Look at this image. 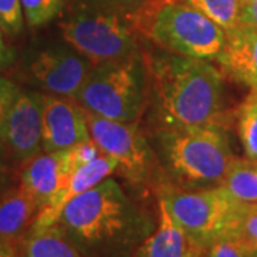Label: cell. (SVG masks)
Returning <instances> with one entry per match:
<instances>
[{"label": "cell", "mask_w": 257, "mask_h": 257, "mask_svg": "<svg viewBox=\"0 0 257 257\" xmlns=\"http://www.w3.org/2000/svg\"><path fill=\"white\" fill-rule=\"evenodd\" d=\"M84 257H130L155 230L150 216L110 177L72 199L55 223Z\"/></svg>", "instance_id": "1"}, {"label": "cell", "mask_w": 257, "mask_h": 257, "mask_svg": "<svg viewBox=\"0 0 257 257\" xmlns=\"http://www.w3.org/2000/svg\"><path fill=\"white\" fill-rule=\"evenodd\" d=\"M153 120L159 130L226 127L224 80L206 59L159 55L150 59Z\"/></svg>", "instance_id": "2"}, {"label": "cell", "mask_w": 257, "mask_h": 257, "mask_svg": "<svg viewBox=\"0 0 257 257\" xmlns=\"http://www.w3.org/2000/svg\"><path fill=\"white\" fill-rule=\"evenodd\" d=\"M124 19L139 35L179 56L217 59L226 32L183 0H153Z\"/></svg>", "instance_id": "3"}, {"label": "cell", "mask_w": 257, "mask_h": 257, "mask_svg": "<svg viewBox=\"0 0 257 257\" xmlns=\"http://www.w3.org/2000/svg\"><path fill=\"white\" fill-rule=\"evenodd\" d=\"M224 130L217 126L159 130L167 173L189 190L220 186L236 159Z\"/></svg>", "instance_id": "4"}, {"label": "cell", "mask_w": 257, "mask_h": 257, "mask_svg": "<svg viewBox=\"0 0 257 257\" xmlns=\"http://www.w3.org/2000/svg\"><path fill=\"white\" fill-rule=\"evenodd\" d=\"M146 66L140 53L93 66L74 100L92 114L116 121H136L146 100Z\"/></svg>", "instance_id": "5"}, {"label": "cell", "mask_w": 257, "mask_h": 257, "mask_svg": "<svg viewBox=\"0 0 257 257\" xmlns=\"http://www.w3.org/2000/svg\"><path fill=\"white\" fill-rule=\"evenodd\" d=\"M160 200L175 220L204 248L219 240L231 239L251 206L236 200L221 186L193 190L167 189Z\"/></svg>", "instance_id": "6"}, {"label": "cell", "mask_w": 257, "mask_h": 257, "mask_svg": "<svg viewBox=\"0 0 257 257\" xmlns=\"http://www.w3.org/2000/svg\"><path fill=\"white\" fill-rule=\"evenodd\" d=\"M60 29L66 43L93 66L139 52L133 29L124 16L92 3L79 8Z\"/></svg>", "instance_id": "7"}, {"label": "cell", "mask_w": 257, "mask_h": 257, "mask_svg": "<svg viewBox=\"0 0 257 257\" xmlns=\"http://www.w3.org/2000/svg\"><path fill=\"white\" fill-rule=\"evenodd\" d=\"M90 138L103 155L111 157L117 172L133 184L146 183L155 162L145 135L135 121H116L84 110Z\"/></svg>", "instance_id": "8"}, {"label": "cell", "mask_w": 257, "mask_h": 257, "mask_svg": "<svg viewBox=\"0 0 257 257\" xmlns=\"http://www.w3.org/2000/svg\"><path fill=\"white\" fill-rule=\"evenodd\" d=\"M92 69L87 59L67 47L45 49L30 64V73L42 89L73 100Z\"/></svg>", "instance_id": "9"}, {"label": "cell", "mask_w": 257, "mask_h": 257, "mask_svg": "<svg viewBox=\"0 0 257 257\" xmlns=\"http://www.w3.org/2000/svg\"><path fill=\"white\" fill-rule=\"evenodd\" d=\"M42 138L43 152H60L92 139L84 109L73 99L43 94Z\"/></svg>", "instance_id": "10"}, {"label": "cell", "mask_w": 257, "mask_h": 257, "mask_svg": "<svg viewBox=\"0 0 257 257\" xmlns=\"http://www.w3.org/2000/svg\"><path fill=\"white\" fill-rule=\"evenodd\" d=\"M42 106L43 94L22 90L13 103L2 142L16 160L26 162L43 150Z\"/></svg>", "instance_id": "11"}, {"label": "cell", "mask_w": 257, "mask_h": 257, "mask_svg": "<svg viewBox=\"0 0 257 257\" xmlns=\"http://www.w3.org/2000/svg\"><path fill=\"white\" fill-rule=\"evenodd\" d=\"M28 162L20 187L33 197L40 210L55 197L76 167L67 150L39 153Z\"/></svg>", "instance_id": "12"}, {"label": "cell", "mask_w": 257, "mask_h": 257, "mask_svg": "<svg viewBox=\"0 0 257 257\" xmlns=\"http://www.w3.org/2000/svg\"><path fill=\"white\" fill-rule=\"evenodd\" d=\"M114 172H117L116 162L103 153L90 163L74 169L62 186V189L56 193L55 197L47 203L43 209L39 210L30 229H43V227L53 226L62 209L72 199L90 190L96 184L110 177V175H113Z\"/></svg>", "instance_id": "13"}, {"label": "cell", "mask_w": 257, "mask_h": 257, "mask_svg": "<svg viewBox=\"0 0 257 257\" xmlns=\"http://www.w3.org/2000/svg\"><path fill=\"white\" fill-rule=\"evenodd\" d=\"M199 241L175 220L162 200L159 202V224L139 246L133 257H203Z\"/></svg>", "instance_id": "14"}, {"label": "cell", "mask_w": 257, "mask_h": 257, "mask_svg": "<svg viewBox=\"0 0 257 257\" xmlns=\"http://www.w3.org/2000/svg\"><path fill=\"white\" fill-rule=\"evenodd\" d=\"M217 60L230 76L257 90V29L240 25L227 32Z\"/></svg>", "instance_id": "15"}, {"label": "cell", "mask_w": 257, "mask_h": 257, "mask_svg": "<svg viewBox=\"0 0 257 257\" xmlns=\"http://www.w3.org/2000/svg\"><path fill=\"white\" fill-rule=\"evenodd\" d=\"M39 206L26 190L19 187L0 200V239L13 241L30 230Z\"/></svg>", "instance_id": "16"}, {"label": "cell", "mask_w": 257, "mask_h": 257, "mask_svg": "<svg viewBox=\"0 0 257 257\" xmlns=\"http://www.w3.org/2000/svg\"><path fill=\"white\" fill-rule=\"evenodd\" d=\"M23 257H84L56 224L30 229L23 243Z\"/></svg>", "instance_id": "17"}, {"label": "cell", "mask_w": 257, "mask_h": 257, "mask_svg": "<svg viewBox=\"0 0 257 257\" xmlns=\"http://www.w3.org/2000/svg\"><path fill=\"white\" fill-rule=\"evenodd\" d=\"M220 186L241 203L257 204V160L234 159Z\"/></svg>", "instance_id": "18"}, {"label": "cell", "mask_w": 257, "mask_h": 257, "mask_svg": "<svg viewBox=\"0 0 257 257\" xmlns=\"http://www.w3.org/2000/svg\"><path fill=\"white\" fill-rule=\"evenodd\" d=\"M227 33L240 26L241 0H183Z\"/></svg>", "instance_id": "19"}, {"label": "cell", "mask_w": 257, "mask_h": 257, "mask_svg": "<svg viewBox=\"0 0 257 257\" xmlns=\"http://www.w3.org/2000/svg\"><path fill=\"white\" fill-rule=\"evenodd\" d=\"M239 136L247 159L257 160V90L241 103L239 109Z\"/></svg>", "instance_id": "20"}, {"label": "cell", "mask_w": 257, "mask_h": 257, "mask_svg": "<svg viewBox=\"0 0 257 257\" xmlns=\"http://www.w3.org/2000/svg\"><path fill=\"white\" fill-rule=\"evenodd\" d=\"M23 15L30 28H40L59 15L64 0H20Z\"/></svg>", "instance_id": "21"}, {"label": "cell", "mask_w": 257, "mask_h": 257, "mask_svg": "<svg viewBox=\"0 0 257 257\" xmlns=\"http://www.w3.org/2000/svg\"><path fill=\"white\" fill-rule=\"evenodd\" d=\"M231 240L237 241L253 256L257 253V204H251L234 230Z\"/></svg>", "instance_id": "22"}, {"label": "cell", "mask_w": 257, "mask_h": 257, "mask_svg": "<svg viewBox=\"0 0 257 257\" xmlns=\"http://www.w3.org/2000/svg\"><path fill=\"white\" fill-rule=\"evenodd\" d=\"M25 15L20 0H0V28L6 35H18L23 29Z\"/></svg>", "instance_id": "23"}, {"label": "cell", "mask_w": 257, "mask_h": 257, "mask_svg": "<svg viewBox=\"0 0 257 257\" xmlns=\"http://www.w3.org/2000/svg\"><path fill=\"white\" fill-rule=\"evenodd\" d=\"M19 92L20 89L12 80L6 77H0V142L3 138V132H5L9 113L13 107V103L16 100Z\"/></svg>", "instance_id": "24"}, {"label": "cell", "mask_w": 257, "mask_h": 257, "mask_svg": "<svg viewBox=\"0 0 257 257\" xmlns=\"http://www.w3.org/2000/svg\"><path fill=\"white\" fill-rule=\"evenodd\" d=\"M203 257H253L237 241L231 239H223L213 243L204 250Z\"/></svg>", "instance_id": "25"}, {"label": "cell", "mask_w": 257, "mask_h": 257, "mask_svg": "<svg viewBox=\"0 0 257 257\" xmlns=\"http://www.w3.org/2000/svg\"><path fill=\"white\" fill-rule=\"evenodd\" d=\"M84 2L100 6L104 9L113 10L116 13H120L121 16H127L153 0H84Z\"/></svg>", "instance_id": "26"}, {"label": "cell", "mask_w": 257, "mask_h": 257, "mask_svg": "<svg viewBox=\"0 0 257 257\" xmlns=\"http://www.w3.org/2000/svg\"><path fill=\"white\" fill-rule=\"evenodd\" d=\"M240 25L257 29V0H241Z\"/></svg>", "instance_id": "27"}, {"label": "cell", "mask_w": 257, "mask_h": 257, "mask_svg": "<svg viewBox=\"0 0 257 257\" xmlns=\"http://www.w3.org/2000/svg\"><path fill=\"white\" fill-rule=\"evenodd\" d=\"M3 33L5 32L0 28V70L9 67L10 64L15 62V53L10 49V46H8V43L5 42Z\"/></svg>", "instance_id": "28"}, {"label": "cell", "mask_w": 257, "mask_h": 257, "mask_svg": "<svg viewBox=\"0 0 257 257\" xmlns=\"http://www.w3.org/2000/svg\"><path fill=\"white\" fill-rule=\"evenodd\" d=\"M0 257H18V250L13 241L0 239Z\"/></svg>", "instance_id": "29"}, {"label": "cell", "mask_w": 257, "mask_h": 257, "mask_svg": "<svg viewBox=\"0 0 257 257\" xmlns=\"http://www.w3.org/2000/svg\"><path fill=\"white\" fill-rule=\"evenodd\" d=\"M3 173V163H2V159H0V176Z\"/></svg>", "instance_id": "30"}, {"label": "cell", "mask_w": 257, "mask_h": 257, "mask_svg": "<svg viewBox=\"0 0 257 257\" xmlns=\"http://www.w3.org/2000/svg\"><path fill=\"white\" fill-rule=\"evenodd\" d=\"M253 257H257V253H256V254H254V256H253Z\"/></svg>", "instance_id": "31"}]
</instances>
